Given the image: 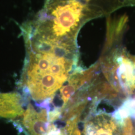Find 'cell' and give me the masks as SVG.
I'll return each mask as SVG.
<instances>
[{
	"label": "cell",
	"instance_id": "obj_1",
	"mask_svg": "<svg viewBox=\"0 0 135 135\" xmlns=\"http://www.w3.org/2000/svg\"><path fill=\"white\" fill-rule=\"evenodd\" d=\"M85 8L89 20L111 14L120 8L135 7V0H76Z\"/></svg>",
	"mask_w": 135,
	"mask_h": 135
},
{
	"label": "cell",
	"instance_id": "obj_2",
	"mask_svg": "<svg viewBox=\"0 0 135 135\" xmlns=\"http://www.w3.org/2000/svg\"><path fill=\"white\" fill-rule=\"evenodd\" d=\"M123 127L111 116L100 115L87 120L81 135H122Z\"/></svg>",
	"mask_w": 135,
	"mask_h": 135
},
{
	"label": "cell",
	"instance_id": "obj_3",
	"mask_svg": "<svg viewBox=\"0 0 135 135\" xmlns=\"http://www.w3.org/2000/svg\"><path fill=\"white\" fill-rule=\"evenodd\" d=\"M23 123L30 135H46L50 127L46 111L38 112L31 104L23 113Z\"/></svg>",
	"mask_w": 135,
	"mask_h": 135
},
{
	"label": "cell",
	"instance_id": "obj_4",
	"mask_svg": "<svg viewBox=\"0 0 135 135\" xmlns=\"http://www.w3.org/2000/svg\"><path fill=\"white\" fill-rule=\"evenodd\" d=\"M24 112L18 94L0 93V117L13 119L23 115Z\"/></svg>",
	"mask_w": 135,
	"mask_h": 135
},
{
	"label": "cell",
	"instance_id": "obj_5",
	"mask_svg": "<svg viewBox=\"0 0 135 135\" xmlns=\"http://www.w3.org/2000/svg\"><path fill=\"white\" fill-rule=\"evenodd\" d=\"M122 135H135V128L129 118L125 120Z\"/></svg>",
	"mask_w": 135,
	"mask_h": 135
}]
</instances>
